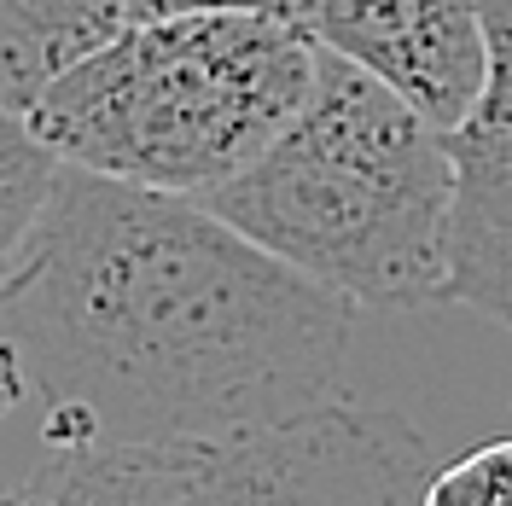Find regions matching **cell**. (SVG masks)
I'll return each instance as SVG.
<instances>
[{"instance_id": "1", "label": "cell", "mask_w": 512, "mask_h": 506, "mask_svg": "<svg viewBox=\"0 0 512 506\" xmlns=\"http://www.w3.org/2000/svg\"><path fill=\"white\" fill-rule=\"evenodd\" d=\"M350 297L187 192L53 163L0 268V419L35 413V472L82 454L216 443L338 390Z\"/></svg>"}, {"instance_id": "2", "label": "cell", "mask_w": 512, "mask_h": 506, "mask_svg": "<svg viewBox=\"0 0 512 506\" xmlns=\"http://www.w3.org/2000/svg\"><path fill=\"white\" fill-rule=\"evenodd\" d=\"M448 192L443 128L315 47L309 94L280 134L198 204L350 303L408 309L448 285Z\"/></svg>"}, {"instance_id": "3", "label": "cell", "mask_w": 512, "mask_h": 506, "mask_svg": "<svg viewBox=\"0 0 512 506\" xmlns=\"http://www.w3.org/2000/svg\"><path fill=\"white\" fill-rule=\"evenodd\" d=\"M309 76L315 41L268 12L128 18L24 105V128L59 163L198 198L280 134Z\"/></svg>"}, {"instance_id": "4", "label": "cell", "mask_w": 512, "mask_h": 506, "mask_svg": "<svg viewBox=\"0 0 512 506\" xmlns=\"http://www.w3.org/2000/svg\"><path fill=\"white\" fill-rule=\"evenodd\" d=\"M425 477V443L402 419L326 396L297 419L216 443L64 460L24 501H419Z\"/></svg>"}, {"instance_id": "5", "label": "cell", "mask_w": 512, "mask_h": 506, "mask_svg": "<svg viewBox=\"0 0 512 506\" xmlns=\"http://www.w3.org/2000/svg\"><path fill=\"white\" fill-rule=\"evenodd\" d=\"M448 192L443 297L512 326V0H483V82L443 128Z\"/></svg>"}, {"instance_id": "6", "label": "cell", "mask_w": 512, "mask_h": 506, "mask_svg": "<svg viewBox=\"0 0 512 506\" xmlns=\"http://www.w3.org/2000/svg\"><path fill=\"white\" fill-rule=\"evenodd\" d=\"M291 24L454 128L483 82V0H297Z\"/></svg>"}, {"instance_id": "7", "label": "cell", "mask_w": 512, "mask_h": 506, "mask_svg": "<svg viewBox=\"0 0 512 506\" xmlns=\"http://www.w3.org/2000/svg\"><path fill=\"white\" fill-rule=\"evenodd\" d=\"M123 24V0H0V111L24 117V105L64 64Z\"/></svg>"}, {"instance_id": "8", "label": "cell", "mask_w": 512, "mask_h": 506, "mask_svg": "<svg viewBox=\"0 0 512 506\" xmlns=\"http://www.w3.org/2000/svg\"><path fill=\"white\" fill-rule=\"evenodd\" d=\"M53 163L59 158L24 128V117L0 111V268L18 251L35 204H41L47 181H53Z\"/></svg>"}, {"instance_id": "9", "label": "cell", "mask_w": 512, "mask_h": 506, "mask_svg": "<svg viewBox=\"0 0 512 506\" xmlns=\"http://www.w3.org/2000/svg\"><path fill=\"white\" fill-rule=\"evenodd\" d=\"M419 501H437V506H512V443L460 454L454 466L431 472Z\"/></svg>"}, {"instance_id": "10", "label": "cell", "mask_w": 512, "mask_h": 506, "mask_svg": "<svg viewBox=\"0 0 512 506\" xmlns=\"http://www.w3.org/2000/svg\"><path fill=\"white\" fill-rule=\"evenodd\" d=\"M128 18H175V12H268V18H286L297 0H123Z\"/></svg>"}]
</instances>
